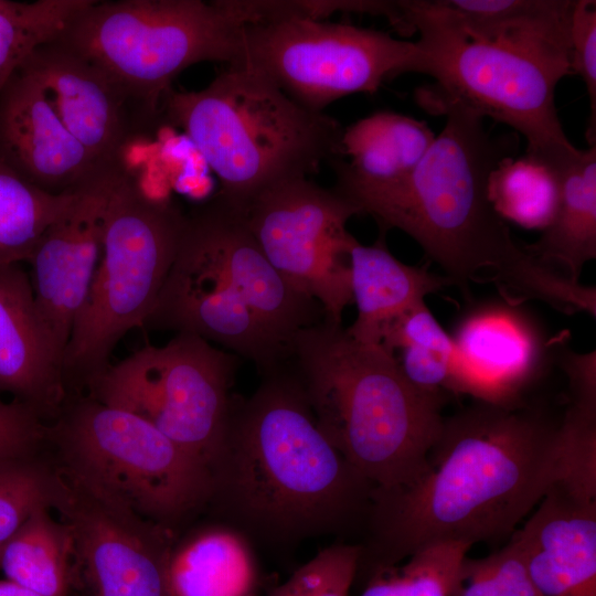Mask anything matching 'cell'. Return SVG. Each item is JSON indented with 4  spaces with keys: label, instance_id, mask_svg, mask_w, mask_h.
I'll return each mask as SVG.
<instances>
[{
    "label": "cell",
    "instance_id": "6da1fadb",
    "mask_svg": "<svg viewBox=\"0 0 596 596\" xmlns=\"http://www.w3.org/2000/svg\"><path fill=\"white\" fill-rule=\"evenodd\" d=\"M562 422L539 408L483 401L445 417L427 470L408 486L374 488L360 564L397 565L436 543L511 536L568 470Z\"/></svg>",
    "mask_w": 596,
    "mask_h": 596
},
{
    "label": "cell",
    "instance_id": "7a4b0ae2",
    "mask_svg": "<svg viewBox=\"0 0 596 596\" xmlns=\"http://www.w3.org/2000/svg\"><path fill=\"white\" fill-rule=\"evenodd\" d=\"M263 376L233 395L204 511L270 550L364 525L375 487L318 428L285 364Z\"/></svg>",
    "mask_w": 596,
    "mask_h": 596
},
{
    "label": "cell",
    "instance_id": "3957f363",
    "mask_svg": "<svg viewBox=\"0 0 596 596\" xmlns=\"http://www.w3.org/2000/svg\"><path fill=\"white\" fill-rule=\"evenodd\" d=\"M432 113L446 117L429 149L398 187L363 207L381 228L414 238L455 286L491 283L513 302L538 300L565 315L586 289L518 244L488 199L490 172L513 156V136H493L483 117L457 103Z\"/></svg>",
    "mask_w": 596,
    "mask_h": 596
},
{
    "label": "cell",
    "instance_id": "277c9868",
    "mask_svg": "<svg viewBox=\"0 0 596 596\" xmlns=\"http://www.w3.org/2000/svg\"><path fill=\"white\" fill-rule=\"evenodd\" d=\"M323 319L320 305L269 263L242 212L214 195L187 214L145 326L201 337L266 374L286 362L300 330Z\"/></svg>",
    "mask_w": 596,
    "mask_h": 596
},
{
    "label": "cell",
    "instance_id": "5b68a950",
    "mask_svg": "<svg viewBox=\"0 0 596 596\" xmlns=\"http://www.w3.org/2000/svg\"><path fill=\"white\" fill-rule=\"evenodd\" d=\"M284 364L318 428L375 488L408 486L427 470L445 398L415 389L381 344L323 319L296 334Z\"/></svg>",
    "mask_w": 596,
    "mask_h": 596
},
{
    "label": "cell",
    "instance_id": "8992f818",
    "mask_svg": "<svg viewBox=\"0 0 596 596\" xmlns=\"http://www.w3.org/2000/svg\"><path fill=\"white\" fill-rule=\"evenodd\" d=\"M162 118L185 132L220 181L215 196L237 211L273 184L342 158L338 120L245 64L227 65L200 91L171 89Z\"/></svg>",
    "mask_w": 596,
    "mask_h": 596
},
{
    "label": "cell",
    "instance_id": "52a82bcc",
    "mask_svg": "<svg viewBox=\"0 0 596 596\" xmlns=\"http://www.w3.org/2000/svg\"><path fill=\"white\" fill-rule=\"evenodd\" d=\"M401 2L408 32L419 34V73L435 79L417 93L423 107L457 103L505 124L526 139L525 155L555 170L579 152L567 139L555 106L556 86L572 72L570 39H473L461 31L440 0Z\"/></svg>",
    "mask_w": 596,
    "mask_h": 596
},
{
    "label": "cell",
    "instance_id": "ba28073f",
    "mask_svg": "<svg viewBox=\"0 0 596 596\" xmlns=\"http://www.w3.org/2000/svg\"><path fill=\"white\" fill-rule=\"evenodd\" d=\"M243 26L233 0H89L56 40L105 73L158 124L183 70L240 61Z\"/></svg>",
    "mask_w": 596,
    "mask_h": 596
},
{
    "label": "cell",
    "instance_id": "9c48e42d",
    "mask_svg": "<svg viewBox=\"0 0 596 596\" xmlns=\"http://www.w3.org/2000/svg\"><path fill=\"white\" fill-rule=\"evenodd\" d=\"M187 214L127 172L105 215L102 254L63 356L68 396L85 394L121 338L146 324L173 264Z\"/></svg>",
    "mask_w": 596,
    "mask_h": 596
},
{
    "label": "cell",
    "instance_id": "30bf717a",
    "mask_svg": "<svg viewBox=\"0 0 596 596\" xmlns=\"http://www.w3.org/2000/svg\"><path fill=\"white\" fill-rule=\"evenodd\" d=\"M52 458L134 512L177 534L205 510L210 472L143 418L87 394L47 423Z\"/></svg>",
    "mask_w": 596,
    "mask_h": 596
},
{
    "label": "cell",
    "instance_id": "8fae6325",
    "mask_svg": "<svg viewBox=\"0 0 596 596\" xmlns=\"http://www.w3.org/2000/svg\"><path fill=\"white\" fill-rule=\"evenodd\" d=\"M238 359L175 333L110 364L85 394L143 418L209 469L227 425Z\"/></svg>",
    "mask_w": 596,
    "mask_h": 596
},
{
    "label": "cell",
    "instance_id": "7c38bea8",
    "mask_svg": "<svg viewBox=\"0 0 596 596\" xmlns=\"http://www.w3.org/2000/svg\"><path fill=\"white\" fill-rule=\"evenodd\" d=\"M241 57L292 100L313 111L355 93H375L404 73H419L416 42L391 34L300 17L243 26Z\"/></svg>",
    "mask_w": 596,
    "mask_h": 596
},
{
    "label": "cell",
    "instance_id": "4fadbf2b",
    "mask_svg": "<svg viewBox=\"0 0 596 596\" xmlns=\"http://www.w3.org/2000/svg\"><path fill=\"white\" fill-rule=\"evenodd\" d=\"M259 248L297 291L317 301L324 319L342 324L352 304L347 223L358 207L333 189L300 177L262 191L241 211Z\"/></svg>",
    "mask_w": 596,
    "mask_h": 596
},
{
    "label": "cell",
    "instance_id": "5bb4252c",
    "mask_svg": "<svg viewBox=\"0 0 596 596\" xmlns=\"http://www.w3.org/2000/svg\"><path fill=\"white\" fill-rule=\"evenodd\" d=\"M55 465L61 487L53 511L72 540L66 596H173L169 560L178 534L77 471Z\"/></svg>",
    "mask_w": 596,
    "mask_h": 596
},
{
    "label": "cell",
    "instance_id": "9a60e30c",
    "mask_svg": "<svg viewBox=\"0 0 596 596\" xmlns=\"http://www.w3.org/2000/svg\"><path fill=\"white\" fill-rule=\"evenodd\" d=\"M126 166L107 168L81 185L67 210L44 232L30 259L35 307L62 360L103 246L105 215Z\"/></svg>",
    "mask_w": 596,
    "mask_h": 596
},
{
    "label": "cell",
    "instance_id": "2e32d148",
    "mask_svg": "<svg viewBox=\"0 0 596 596\" xmlns=\"http://www.w3.org/2000/svg\"><path fill=\"white\" fill-rule=\"evenodd\" d=\"M521 306L500 296L473 304L460 316L450 334L451 392L518 405L519 392L541 373L558 342L549 340Z\"/></svg>",
    "mask_w": 596,
    "mask_h": 596
},
{
    "label": "cell",
    "instance_id": "e0dca14e",
    "mask_svg": "<svg viewBox=\"0 0 596 596\" xmlns=\"http://www.w3.org/2000/svg\"><path fill=\"white\" fill-rule=\"evenodd\" d=\"M67 130L102 166H125L130 141L158 124L105 73L56 39L24 62Z\"/></svg>",
    "mask_w": 596,
    "mask_h": 596
},
{
    "label": "cell",
    "instance_id": "ac0fdd59",
    "mask_svg": "<svg viewBox=\"0 0 596 596\" xmlns=\"http://www.w3.org/2000/svg\"><path fill=\"white\" fill-rule=\"evenodd\" d=\"M0 161L53 194L73 192L113 168L97 163L67 130L24 64L0 94Z\"/></svg>",
    "mask_w": 596,
    "mask_h": 596
},
{
    "label": "cell",
    "instance_id": "d6986e66",
    "mask_svg": "<svg viewBox=\"0 0 596 596\" xmlns=\"http://www.w3.org/2000/svg\"><path fill=\"white\" fill-rule=\"evenodd\" d=\"M510 539L541 596H596V492L561 478Z\"/></svg>",
    "mask_w": 596,
    "mask_h": 596
},
{
    "label": "cell",
    "instance_id": "ffe728a7",
    "mask_svg": "<svg viewBox=\"0 0 596 596\" xmlns=\"http://www.w3.org/2000/svg\"><path fill=\"white\" fill-rule=\"evenodd\" d=\"M0 392H8L46 422L68 394L62 360L40 320L30 275L20 264L0 266Z\"/></svg>",
    "mask_w": 596,
    "mask_h": 596
},
{
    "label": "cell",
    "instance_id": "44dd1931",
    "mask_svg": "<svg viewBox=\"0 0 596 596\" xmlns=\"http://www.w3.org/2000/svg\"><path fill=\"white\" fill-rule=\"evenodd\" d=\"M435 139L425 121L376 111L343 129L342 158L332 160L334 189L360 214L370 202L402 184Z\"/></svg>",
    "mask_w": 596,
    "mask_h": 596
},
{
    "label": "cell",
    "instance_id": "7402d4cb",
    "mask_svg": "<svg viewBox=\"0 0 596 596\" xmlns=\"http://www.w3.org/2000/svg\"><path fill=\"white\" fill-rule=\"evenodd\" d=\"M350 285L356 318L345 330L366 344H380L386 328L429 294L455 286L445 275L398 260L387 249L384 235L370 246L354 243Z\"/></svg>",
    "mask_w": 596,
    "mask_h": 596
},
{
    "label": "cell",
    "instance_id": "603a6c76",
    "mask_svg": "<svg viewBox=\"0 0 596 596\" xmlns=\"http://www.w3.org/2000/svg\"><path fill=\"white\" fill-rule=\"evenodd\" d=\"M254 546L242 532L215 520L178 534L169 560L173 596H258Z\"/></svg>",
    "mask_w": 596,
    "mask_h": 596
},
{
    "label": "cell",
    "instance_id": "cb8c5ba5",
    "mask_svg": "<svg viewBox=\"0 0 596 596\" xmlns=\"http://www.w3.org/2000/svg\"><path fill=\"white\" fill-rule=\"evenodd\" d=\"M560 174V201L552 223L526 248L575 281L596 257V146H589Z\"/></svg>",
    "mask_w": 596,
    "mask_h": 596
},
{
    "label": "cell",
    "instance_id": "d4e9b609",
    "mask_svg": "<svg viewBox=\"0 0 596 596\" xmlns=\"http://www.w3.org/2000/svg\"><path fill=\"white\" fill-rule=\"evenodd\" d=\"M72 540L53 510L34 511L4 545L0 570L4 577L40 596H66Z\"/></svg>",
    "mask_w": 596,
    "mask_h": 596
},
{
    "label": "cell",
    "instance_id": "484cf974",
    "mask_svg": "<svg viewBox=\"0 0 596 596\" xmlns=\"http://www.w3.org/2000/svg\"><path fill=\"white\" fill-rule=\"evenodd\" d=\"M380 344L418 391L441 398L451 391L454 342L425 301L395 319Z\"/></svg>",
    "mask_w": 596,
    "mask_h": 596
},
{
    "label": "cell",
    "instance_id": "4316f807",
    "mask_svg": "<svg viewBox=\"0 0 596 596\" xmlns=\"http://www.w3.org/2000/svg\"><path fill=\"white\" fill-rule=\"evenodd\" d=\"M77 189L49 193L0 161V266L29 263L42 235L67 210Z\"/></svg>",
    "mask_w": 596,
    "mask_h": 596
},
{
    "label": "cell",
    "instance_id": "83f0119b",
    "mask_svg": "<svg viewBox=\"0 0 596 596\" xmlns=\"http://www.w3.org/2000/svg\"><path fill=\"white\" fill-rule=\"evenodd\" d=\"M488 199L504 221L544 231L557 211L560 174L528 155L505 157L489 174Z\"/></svg>",
    "mask_w": 596,
    "mask_h": 596
},
{
    "label": "cell",
    "instance_id": "f1b7e54d",
    "mask_svg": "<svg viewBox=\"0 0 596 596\" xmlns=\"http://www.w3.org/2000/svg\"><path fill=\"white\" fill-rule=\"evenodd\" d=\"M461 31L491 40L510 33L568 31L573 0H440Z\"/></svg>",
    "mask_w": 596,
    "mask_h": 596
},
{
    "label": "cell",
    "instance_id": "f546056e",
    "mask_svg": "<svg viewBox=\"0 0 596 596\" xmlns=\"http://www.w3.org/2000/svg\"><path fill=\"white\" fill-rule=\"evenodd\" d=\"M89 0H0V94L41 45L56 39Z\"/></svg>",
    "mask_w": 596,
    "mask_h": 596
},
{
    "label": "cell",
    "instance_id": "4dcf8cb0",
    "mask_svg": "<svg viewBox=\"0 0 596 596\" xmlns=\"http://www.w3.org/2000/svg\"><path fill=\"white\" fill-rule=\"evenodd\" d=\"M60 487L61 476L50 454L0 461V554L34 511L53 510Z\"/></svg>",
    "mask_w": 596,
    "mask_h": 596
},
{
    "label": "cell",
    "instance_id": "1f68e13d",
    "mask_svg": "<svg viewBox=\"0 0 596 596\" xmlns=\"http://www.w3.org/2000/svg\"><path fill=\"white\" fill-rule=\"evenodd\" d=\"M451 596H541L524 558L510 539L487 556L466 555L460 563Z\"/></svg>",
    "mask_w": 596,
    "mask_h": 596
},
{
    "label": "cell",
    "instance_id": "d6a6232c",
    "mask_svg": "<svg viewBox=\"0 0 596 596\" xmlns=\"http://www.w3.org/2000/svg\"><path fill=\"white\" fill-rule=\"evenodd\" d=\"M361 552L360 543H333L299 566L267 596H350Z\"/></svg>",
    "mask_w": 596,
    "mask_h": 596
},
{
    "label": "cell",
    "instance_id": "836d02e7",
    "mask_svg": "<svg viewBox=\"0 0 596 596\" xmlns=\"http://www.w3.org/2000/svg\"><path fill=\"white\" fill-rule=\"evenodd\" d=\"M469 549L450 542L414 552L401 566L403 596H451L460 563Z\"/></svg>",
    "mask_w": 596,
    "mask_h": 596
},
{
    "label": "cell",
    "instance_id": "e575fe53",
    "mask_svg": "<svg viewBox=\"0 0 596 596\" xmlns=\"http://www.w3.org/2000/svg\"><path fill=\"white\" fill-rule=\"evenodd\" d=\"M571 70L586 85L590 115L586 138L595 146L596 137V1L575 0L570 25Z\"/></svg>",
    "mask_w": 596,
    "mask_h": 596
},
{
    "label": "cell",
    "instance_id": "d590c367",
    "mask_svg": "<svg viewBox=\"0 0 596 596\" xmlns=\"http://www.w3.org/2000/svg\"><path fill=\"white\" fill-rule=\"evenodd\" d=\"M46 430L47 423L31 406L0 398V461L42 453Z\"/></svg>",
    "mask_w": 596,
    "mask_h": 596
},
{
    "label": "cell",
    "instance_id": "8d00e7d4",
    "mask_svg": "<svg viewBox=\"0 0 596 596\" xmlns=\"http://www.w3.org/2000/svg\"><path fill=\"white\" fill-rule=\"evenodd\" d=\"M372 573L360 596H403L401 566H377L373 568Z\"/></svg>",
    "mask_w": 596,
    "mask_h": 596
},
{
    "label": "cell",
    "instance_id": "74e56055",
    "mask_svg": "<svg viewBox=\"0 0 596 596\" xmlns=\"http://www.w3.org/2000/svg\"><path fill=\"white\" fill-rule=\"evenodd\" d=\"M0 596H40V595L4 577L0 579Z\"/></svg>",
    "mask_w": 596,
    "mask_h": 596
}]
</instances>
